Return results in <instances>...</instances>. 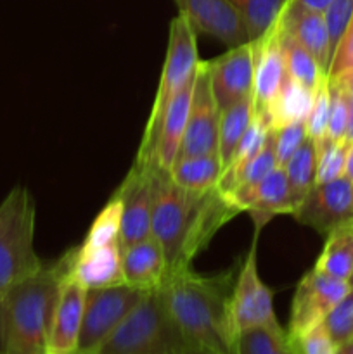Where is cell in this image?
Segmentation results:
<instances>
[{
	"instance_id": "bcb514c9",
	"label": "cell",
	"mask_w": 353,
	"mask_h": 354,
	"mask_svg": "<svg viewBox=\"0 0 353 354\" xmlns=\"http://www.w3.org/2000/svg\"><path fill=\"white\" fill-rule=\"evenodd\" d=\"M338 354H353V337L346 341L345 344L338 346Z\"/></svg>"
},
{
	"instance_id": "d4e9b609",
	"label": "cell",
	"mask_w": 353,
	"mask_h": 354,
	"mask_svg": "<svg viewBox=\"0 0 353 354\" xmlns=\"http://www.w3.org/2000/svg\"><path fill=\"white\" fill-rule=\"evenodd\" d=\"M255 114V104L253 97L242 99L232 106L220 111V121H218V145L217 154L220 156V161L224 169L230 162L242 135L248 130L249 123Z\"/></svg>"
},
{
	"instance_id": "9a60e30c",
	"label": "cell",
	"mask_w": 353,
	"mask_h": 354,
	"mask_svg": "<svg viewBox=\"0 0 353 354\" xmlns=\"http://www.w3.org/2000/svg\"><path fill=\"white\" fill-rule=\"evenodd\" d=\"M175 3L197 35H210L228 48L249 41L248 30L228 0H175Z\"/></svg>"
},
{
	"instance_id": "f35d334b",
	"label": "cell",
	"mask_w": 353,
	"mask_h": 354,
	"mask_svg": "<svg viewBox=\"0 0 353 354\" xmlns=\"http://www.w3.org/2000/svg\"><path fill=\"white\" fill-rule=\"evenodd\" d=\"M346 69H353V14L334 48L329 76H334Z\"/></svg>"
},
{
	"instance_id": "44dd1931",
	"label": "cell",
	"mask_w": 353,
	"mask_h": 354,
	"mask_svg": "<svg viewBox=\"0 0 353 354\" xmlns=\"http://www.w3.org/2000/svg\"><path fill=\"white\" fill-rule=\"evenodd\" d=\"M71 273L85 289H96V287L123 282L120 245L111 244L92 249V251H80L76 248Z\"/></svg>"
},
{
	"instance_id": "60d3db41",
	"label": "cell",
	"mask_w": 353,
	"mask_h": 354,
	"mask_svg": "<svg viewBox=\"0 0 353 354\" xmlns=\"http://www.w3.org/2000/svg\"><path fill=\"white\" fill-rule=\"evenodd\" d=\"M346 100H348V124H346L345 142L348 145H353V99L346 95Z\"/></svg>"
},
{
	"instance_id": "7a4b0ae2",
	"label": "cell",
	"mask_w": 353,
	"mask_h": 354,
	"mask_svg": "<svg viewBox=\"0 0 353 354\" xmlns=\"http://www.w3.org/2000/svg\"><path fill=\"white\" fill-rule=\"evenodd\" d=\"M237 270L199 275L190 266L166 277L159 289L185 342L215 354H235L230 303Z\"/></svg>"
},
{
	"instance_id": "5bb4252c",
	"label": "cell",
	"mask_w": 353,
	"mask_h": 354,
	"mask_svg": "<svg viewBox=\"0 0 353 354\" xmlns=\"http://www.w3.org/2000/svg\"><path fill=\"white\" fill-rule=\"evenodd\" d=\"M225 197L239 213L248 211L251 214L255 232H262L263 227L277 214L293 216L298 207L287 183L286 173L280 166L272 169L258 185L246 190H234Z\"/></svg>"
},
{
	"instance_id": "7bdbcfd3",
	"label": "cell",
	"mask_w": 353,
	"mask_h": 354,
	"mask_svg": "<svg viewBox=\"0 0 353 354\" xmlns=\"http://www.w3.org/2000/svg\"><path fill=\"white\" fill-rule=\"evenodd\" d=\"M176 354H215V353L199 348V346H194V344H189V342H185V344L182 346V349H180Z\"/></svg>"
},
{
	"instance_id": "9c48e42d",
	"label": "cell",
	"mask_w": 353,
	"mask_h": 354,
	"mask_svg": "<svg viewBox=\"0 0 353 354\" xmlns=\"http://www.w3.org/2000/svg\"><path fill=\"white\" fill-rule=\"evenodd\" d=\"M352 283L311 268L298 282L291 303L287 334L298 337L324 322L329 311L348 294Z\"/></svg>"
},
{
	"instance_id": "f1b7e54d",
	"label": "cell",
	"mask_w": 353,
	"mask_h": 354,
	"mask_svg": "<svg viewBox=\"0 0 353 354\" xmlns=\"http://www.w3.org/2000/svg\"><path fill=\"white\" fill-rule=\"evenodd\" d=\"M120 228H121V201L116 194L111 196L106 206L100 209L96 220L90 225L85 239L78 245L80 251H92V249L104 248V245H120Z\"/></svg>"
},
{
	"instance_id": "3957f363",
	"label": "cell",
	"mask_w": 353,
	"mask_h": 354,
	"mask_svg": "<svg viewBox=\"0 0 353 354\" xmlns=\"http://www.w3.org/2000/svg\"><path fill=\"white\" fill-rule=\"evenodd\" d=\"M76 248L57 263L10 287L2 296L6 354H48V334L62 277L75 261Z\"/></svg>"
},
{
	"instance_id": "f546056e",
	"label": "cell",
	"mask_w": 353,
	"mask_h": 354,
	"mask_svg": "<svg viewBox=\"0 0 353 354\" xmlns=\"http://www.w3.org/2000/svg\"><path fill=\"white\" fill-rule=\"evenodd\" d=\"M248 30L249 41L262 37L279 17L287 0H228Z\"/></svg>"
},
{
	"instance_id": "e575fe53",
	"label": "cell",
	"mask_w": 353,
	"mask_h": 354,
	"mask_svg": "<svg viewBox=\"0 0 353 354\" xmlns=\"http://www.w3.org/2000/svg\"><path fill=\"white\" fill-rule=\"evenodd\" d=\"M329 109H331V92H329V78L322 80L320 85L315 90L314 106L307 118V135L314 140V144H320L327 133Z\"/></svg>"
},
{
	"instance_id": "484cf974",
	"label": "cell",
	"mask_w": 353,
	"mask_h": 354,
	"mask_svg": "<svg viewBox=\"0 0 353 354\" xmlns=\"http://www.w3.org/2000/svg\"><path fill=\"white\" fill-rule=\"evenodd\" d=\"M277 21H279V17H277ZM280 47H282L286 75L291 76L293 80H296V82H300L301 85L308 86V88L317 90V86L320 85L322 80L327 78V76L322 71L318 62L314 59V55H311L307 48L301 47L298 41H294L282 28H280Z\"/></svg>"
},
{
	"instance_id": "83f0119b",
	"label": "cell",
	"mask_w": 353,
	"mask_h": 354,
	"mask_svg": "<svg viewBox=\"0 0 353 354\" xmlns=\"http://www.w3.org/2000/svg\"><path fill=\"white\" fill-rule=\"evenodd\" d=\"M282 169L294 201L300 206L308 190L317 183V145L314 140L307 138Z\"/></svg>"
},
{
	"instance_id": "4fadbf2b",
	"label": "cell",
	"mask_w": 353,
	"mask_h": 354,
	"mask_svg": "<svg viewBox=\"0 0 353 354\" xmlns=\"http://www.w3.org/2000/svg\"><path fill=\"white\" fill-rule=\"evenodd\" d=\"M206 68L211 92L220 111L239 100L253 97L255 66L251 41L230 47L218 57L206 61Z\"/></svg>"
},
{
	"instance_id": "74e56055",
	"label": "cell",
	"mask_w": 353,
	"mask_h": 354,
	"mask_svg": "<svg viewBox=\"0 0 353 354\" xmlns=\"http://www.w3.org/2000/svg\"><path fill=\"white\" fill-rule=\"evenodd\" d=\"M325 21H327L329 33H331L332 48H336L350 17L353 14V0H332L331 6L324 10ZM334 54V52H332Z\"/></svg>"
},
{
	"instance_id": "30bf717a",
	"label": "cell",
	"mask_w": 353,
	"mask_h": 354,
	"mask_svg": "<svg viewBox=\"0 0 353 354\" xmlns=\"http://www.w3.org/2000/svg\"><path fill=\"white\" fill-rule=\"evenodd\" d=\"M298 223L327 235L353 223V183L346 176L315 183L293 214Z\"/></svg>"
},
{
	"instance_id": "ee69618b",
	"label": "cell",
	"mask_w": 353,
	"mask_h": 354,
	"mask_svg": "<svg viewBox=\"0 0 353 354\" xmlns=\"http://www.w3.org/2000/svg\"><path fill=\"white\" fill-rule=\"evenodd\" d=\"M345 176L353 183V145H350L348 158H346V168H345Z\"/></svg>"
},
{
	"instance_id": "8d00e7d4",
	"label": "cell",
	"mask_w": 353,
	"mask_h": 354,
	"mask_svg": "<svg viewBox=\"0 0 353 354\" xmlns=\"http://www.w3.org/2000/svg\"><path fill=\"white\" fill-rule=\"evenodd\" d=\"M291 339L298 354H338V346L325 330L324 324L310 328L303 335Z\"/></svg>"
},
{
	"instance_id": "ac0fdd59",
	"label": "cell",
	"mask_w": 353,
	"mask_h": 354,
	"mask_svg": "<svg viewBox=\"0 0 353 354\" xmlns=\"http://www.w3.org/2000/svg\"><path fill=\"white\" fill-rule=\"evenodd\" d=\"M253 66H255V83H253V104L256 113L265 111L270 100L275 97L286 78L282 47H280L279 21L262 35L251 40Z\"/></svg>"
},
{
	"instance_id": "ab89813d",
	"label": "cell",
	"mask_w": 353,
	"mask_h": 354,
	"mask_svg": "<svg viewBox=\"0 0 353 354\" xmlns=\"http://www.w3.org/2000/svg\"><path fill=\"white\" fill-rule=\"evenodd\" d=\"M331 83H334L345 95L353 99V69H346V71L338 73L334 76H329Z\"/></svg>"
},
{
	"instance_id": "7402d4cb",
	"label": "cell",
	"mask_w": 353,
	"mask_h": 354,
	"mask_svg": "<svg viewBox=\"0 0 353 354\" xmlns=\"http://www.w3.org/2000/svg\"><path fill=\"white\" fill-rule=\"evenodd\" d=\"M314 99L315 90L301 85L300 82L286 75L279 92L270 100L265 111H262V114L265 116L270 130L296 121H307L314 106Z\"/></svg>"
},
{
	"instance_id": "5b68a950",
	"label": "cell",
	"mask_w": 353,
	"mask_h": 354,
	"mask_svg": "<svg viewBox=\"0 0 353 354\" xmlns=\"http://www.w3.org/2000/svg\"><path fill=\"white\" fill-rule=\"evenodd\" d=\"M37 207L26 187H14L0 203V297L44 266L35 251Z\"/></svg>"
},
{
	"instance_id": "ffe728a7",
	"label": "cell",
	"mask_w": 353,
	"mask_h": 354,
	"mask_svg": "<svg viewBox=\"0 0 353 354\" xmlns=\"http://www.w3.org/2000/svg\"><path fill=\"white\" fill-rule=\"evenodd\" d=\"M194 80H196V75L176 93L175 99L168 104L161 124H159L151 162L152 166L163 169V171H170V168H172V165L180 154L183 135H185L190 99H192L194 92Z\"/></svg>"
},
{
	"instance_id": "cb8c5ba5",
	"label": "cell",
	"mask_w": 353,
	"mask_h": 354,
	"mask_svg": "<svg viewBox=\"0 0 353 354\" xmlns=\"http://www.w3.org/2000/svg\"><path fill=\"white\" fill-rule=\"evenodd\" d=\"M315 270L334 279H353V223L325 235V244L314 265Z\"/></svg>"
},
{
	"instance_id": "1f68e13d",
	"label": "cell",
	"mask_w": 353,
	"mask_h": 354,
	"mask_svg": "<svg viewBox=\"0 0 353 354\" xmlns=\"http://www.w3.org/2000/svg\"><path fill=\"white\" fill-rule=\"evenodd\" d=\"M348 151L350 145L345 140L334 142L324 138L320 144H317V183L345 176Z\"/></svg>"
},
{
	"instance_id": "7c38bea8",
	"label": "cell",
	"mask_w": 353,
	"mask_h": 354,
	"mask_svg": "<svg viewBox=\"0 0 353 354\" xmlns=\"http://www.w3.org/2000/svg\"><path fill=\"white\" fill-rule=\"evenodd\" d=\"M218 121H220V109H218L213 92H211L206 61H201L197 66L196 80H194V92L192 99H190L189 116H187L185 135H183L179 158L217 152Z\"/></svg>"
},
{
	"instance_id": "e0dca14e",
	"label": "cell",
	"mask_w": 353,
	"mask_h": 354,
	"mask_svg": "<svg viewBox=\"0 0 353 354\" xmlns=\"http://www.w3.org/2000/svg\"><path fill=\"white\" fill-rule=\"evenodd\" d=\"M85 297L87 289L73 277L71 268H69L62 277L54 317H52L48 354H73L78 351Z\"/></svg>"
},
{
	"instance_id": "d590c367",
	"label": "cell",
	"mask_w": 353,
	"mask_h": 354,
	"mask_svg": "<svg viewBox=\"0 0 353 354\" xmlns=\"http://www.w3.org/2000/svg\"><path fill=\"white\" fill-rule=\"evenodd\" d=\"M329 78V76H327ZM329 92H331V109H329V123L325 138L334 142L345 140L346 124H348V100L346 95L329 80Z\"/></svg>"
},
{
	"instance_id": "d6986e66",
	"label": "cell",
	"mask_w": 353,
	"mask_h": 354,
	"mask_svg": "<svg viewBox=\"0 0 353 354\" xmlns=\"http://www.w3.org/2000/svg\"><path fill=\"white\" fill-rule=\"evenodd\" d=\"M168 277L163 249L152 237L121 248V279L125 283L147 290L159 289Z\"/></svg>"
},
{
	"instance_id": "2e32d148",
	"label": "cell",
	"mask_w": 353,
	"mask_h": 354,
	"mask_svg": "<svg viewBox=\"0 0 353 354\" xmlns=\"http://www.w3.org/2000/svg\"><path fill=\"white\" fill-rule=\"evenodd\" d=\"M279 23L280 28L294 41H298L301 47L307 48L314 55L325 76H329L334 48H332L325 14L298 0H287L279 14Z\"/></svg>"
},
{
	"instance_id": "d6a6232c",
	"label": "cell",
	"mask_w": 353,
	"mask_h": 354,
	"mask_svg": "<svg viewBox=\"0 0 353 354\" xmlns=\"http://www.w3.org/2000/svg\"><path fill=\"white\" fill-rule=\"evenodd\" d=\"M322 324L336 346L345 344L353 337V286L348 294L329 311Z\"/></svg>"
},
{
	"instance_id": "4dcf8cb0",
	"label": "cell",
	"mask_w": 353,
	"mask_h": 354,
	"mask_svg": "<svg viewBox=\"0 0 353 354\" xmlns=\"http://www.w3.org/2000/svg\"><path fill=\"white\" fill-rule=\"evenodd\" d=\"M277 168V159H275V151H273V140H272V131L269 133L265 145L262 147V151L237 173V176L232 182L230 189L224 194L234 192V190H246L251 189V187L258 185L266 175H269L272 169Z\"/></svg>"
},
{
	"instance_id": "8fae6325",
	"label": "cell",
	"mask_w": 353,
	"mask_h": 354,
	"mask_svg": "<svg viewBox=\"0 0 353 354\" xmlns=\"http://www.w3.org/2000/svg\"><path fill=\"white\" fill-rule=\"evenodd\" d=\"M156 166L134 161L116 196L121 201L120 249L151 237L152 199H154Z\"/></svg>"
},
{
	"instance_id": "ba28073f",
	"label": "cell",
	"mask_w": 353,
	"mask_h": 354,
	"mask_svg": "<svg viewBox=\"0 0 353 354\" xmlns=\"http://www.w3.org/2000/svg\"><path fill=\"white\" fill-rule=\"evenodd\" d=\"M258 237L260 232H255L251 248L239 265L232 290V325L237 335L255 327H280L273 310L272 292L258 273Z\"/></svg>"
},
{
	"instance_id": "c3c4849f",
	"label": "cell",
	"mask_w": 353,
	"mask_h": 354,
	"mask_svg": "<svg viewBox=\"0 0 353 354\" xmlns=\"http://www.w3.org/2000/svg\"><path fill=\"white\" fill-rule=\"evenodd\" d=\"M352 286H353V279H352Z\"/></svg>"
},
{
	"instance_id": "603a6c76",
	"label": "cell",
	"mask_w": 353,
	"mask_h": 354,
	"mask_svg": "<svg viewBox=\"0 0 353 354\" xmlns=\"http://www.w3.org/2000/svg\"><path fill=\"white\" fill-rule=\"evenodd\" d=\"M168 173L180 189L190 194H206L217 189L220 183L224 165L217 152L189 156V158H176Z\"/></svg>"
},
{
	"instance_id": "6da1fadb",
	"label": "cell",
	"mask_w": 353,
	"mask_h": 354,
	"mask_svg": "<svg viewBox=\"0 0 353 354\" xmlns=\"http://www.w3.org/2000/svg\"><path fill=\"white\" fill-rule=\"evenodd\" d=\"M239 214L230 201L217 189L190 194L180 189L168 171L156 168L151 237L163 249L168 275L190 268L213 235Z\"/></svg>"
},
{
	"instance_id": "4316f807",
	"label": "cell",
	"mask_w": 353,
	"mask_h": 354,
	"mask_svg": "<svg viewBox=\"0 0 353 354\" xmlns=\"http://www.w3.org/2000/svg\"><path fill=\"white\" fill-rule=\"evenodd\" d=\"M235 354H298L286 328L255 327L241 332L235 341Z\"/></svg>"
},
{
	"instance_id": "52a82bcc",
	"label": "cell",
	"mask_w": 353,
	"mask_h": 354,
	"mask_svg": "<svg viewBox=\"0 0 353 354\" xmlns=\"http://www.w3.org/2000/svg\"><path fill=\"white\" fill-rule=\"evenodd\" d=\"M144 294V290L135 289L125 282L87 289L78 351L96 353L137 306Z\"/></svg>"
},
{
	"instance_id": "7dc6e473",
	"label": "cell",
	"mask_w": 353,
	"mask_h": 354,
	"mask_svg": "<svg viewBox=\"0 0 353 354\" xmlns=\"http://www.w3.org/2000/svg\"><path fill=\"white\" fill-rule=\"evenodd\" d=\"M73 354H97V353H85V351H75Z\"/></svg>"
},
{
	"instance_id": "277c9868",
	"label": "cell",
	"mask_w": 353,
	"mask_h": 354,
	"mask_svg": "<svg viewBox=\"0 0 353 354\" xmlns=\"http://www.w3.org/2000/svg\"><path fill=\"white\" fill-rule=\"evenodd\" d=\"M185 344L161 289L147 290L137 306L99 346L97 354H176Z\"/></svg>"
},
{
	"instance_id": "836d02e7",
	"label": "cell",
	"mask_w": 353,
	"mask_h": 354,
	"mask_svg": "<svg viewBox=\"0 0 353 354\" xmlns=\"http://www.w3.org/2000/svg\"><path fill=\"white\" fill-rule=\"evenodd\" d=\"M272 140L273 151H275L277 166L284 168L286 162L293 158L294 152L307 140V121H296V123L284 124L280 128H273Z\"/></svg>"
},
{
	"instance_id": "8992f818",
	"label": "cell",
	"mask_w": 353,
	"mask_h": 354,
	"mask_svg": "<svg viewBox=\"0 0 353 354\" xmlns=\"http://www.w3.org/2000/svg\"><path fill=\"white\" fill-rule=\"evenodd\" d=\"M197 54V33L192 30L183 16L173 17L168 31V47H166L165 62H163L161 76L158 88L152 100L151 113L145 121L144 133L138 145L135 161L152 166V149H154L156 135L161 124L168 104L175 99L176 93L194 78L199 66Z\"/></svg>"
},
{
	"instance_id": "b9f144b4",
	"label": "cell",
	"mask_w": 353,
	"mask_h": 354,
	"mask_svg": "<svg viewBox=\"0 0 353 354\" xmlns=\"http://www.w3.org/2000/svg\"><path fill=\"white\" fill-rule=\"evenodd\" d=\"M298 2L305 3V6L311 7V9H317V10H322V12H324V10L331 6L332 0H298Z\"/></svg>"
},
{
	"instance_id": "f6af8a7d",
	"label": "cell",
	"mask_w": 353,
	"mask_h": 354,
	"mask_svg": "<svg viewBox=\"0 0 353 354\" xmlns=\"http://www.w3.org/2000/svg\"><path fill=\"white\" fill-rule=\"evenodd\" d=\"M0 354H6V337H3V303L0 297Z\"/></svg>"
}]
</instances>
